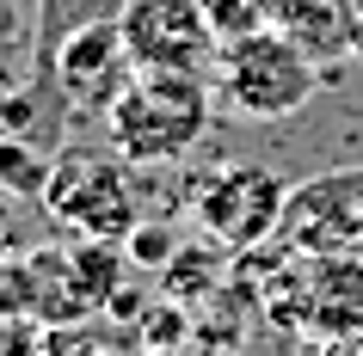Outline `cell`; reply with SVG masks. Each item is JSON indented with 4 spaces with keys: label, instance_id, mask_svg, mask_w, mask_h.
<instances>
[{
    "label": "cell",
    "instance_id": "1",
    "mask_svg": "<svg viewBox=\"0 0 363 356\" xmlns=\"http://www.w3.org/2000/svg\"><path fill=\"white\" fill-rule=\"evenodd\" d=\"M210 117H216V98L203 74L135 68V80L105 111V135L130 166H172L179 154H191L203 142Z\"/></svg>",
    "mask_w": 363,
    "mask_h": 356
},
{
    "label": "cell",
    "instance_id": "2",
    "mask_svg": "<svg viewBox=\"0 0 363 356\" xmlns=\"http://www.w3.org/2000/svg\"><path fill=\"white\" fill-rule=\"evenodd\" d=\"M216 93L234 117L247 123H284L302 105H314L320 93V62L308 56L302 43L277 31V25H259L247 38H234L216 50Z\"/></svg>",
    "mask_w": 363,
    "mask_h": 356
},
{
    "label": "cell",
    "instance_id": "3",
    "mask_svg": "<svg viewBox=\"0 0 363 356\" xmlns=\"http://www.w3.org/2000/svg\"><path fill=\"white\" fill-rule=\"evenodd\" d=\"M265 314L314 344H363V258L277 252V270L265 282Z\"/></svg>",
    "mask_w": 363,
    "mask_h": 356
},
{
    "label": "cell",
    "instance_id": "4",
    "mask_svg": "<svg viewBox=\"0 0 363 356\" xmlns=\"http://www.w3.org/2000/svg\"><path fill=\"white\" fill-rule=\"evenodd\" d=\"M43 215L74 240H130V227L142 222L130 160L117 148H62L50 166Z\"/></svg>",
    "mask_w": 363,
    "mask_h": 356
},
{
    "label": "cell",
    "instance_id": "5",
    "mask_svg": "<svg viewBox=\"0 0 363 356\" xmlns=\"http://www.w3.org/2000/svg\"><path fill=\"white\" fill-rule=\"evenodd\" d=\"M191 222L203 227V240H216L222 252L247 258L265 240H277V222H284L289 185L271 166H252V160H228V166H210L203 178H191Z\"/></svg>",
    "mask_w": 363,
    "mask_h": 356
},
{
    "label": "cell",
    "instance_id": "6",
    "mask_svg": "<svg viewBox=\"0 0 363 356\" xmlns=\"http://www.w3.org/2000/svg\"><path fill=\"white\" fill-rule=\"evenodd\" d=\"M277 246L302 258H333V252L363 258V166H333L289 185Z\"/></svg>",
    "mask_w": 363,
    "mask_h": 356
},
{
    "label": "cell",
    "instance_id": "7",
    "mask_svg": "<svg viewBox=\"0 0 363 356\" xmlns=\"http://www.w3.org/2000/svg\"><path fill=\"white\" fill-rule=\"evenodd\" d=\"M123 43L135 68H167V74H203L222 50V38L203 19V0H130L123 13Z\"/></svg>",
    "mask_w": 363,
    "mask_h": 356
},
{
    "label": "cell",
    "instance_id": "8",
    "mask_svg": "<svg viewBox=\"0 0 363 356\" xmlns=\"http://www.w3.org/2000/svg\"><path fill=\"white\" fill-rule=\"evenodd\" d=\"M50 68H56L62 98L80 117H99V123L117 105V93L135 80V62H130V43H123V25L117 19H93V25H80V31H68L50 50Z\"/></svg>",
    "mask_w": 363,
    "mask_h": 356
},
{
    "label": "cell",
    "instance_id": "9",
    "mask_svg": "<svg viewBox=\"0 0 363 356\" xmlns=\"http://www.w3.org/2000/svg\"><path fill=\"white\" fill-rule=\"evenodd\" d=\"M351 25H357V0H302L277 31H289V38L326 68V62L351 56Z\"/></svg>",
    "mask_w": 363,
    "mask_h": 356
},
{
    "label": "cell",
    "instance_id": "10",
    "mask_svg": "<svg viewBox=\"0 0 363 356\" xmlns=\"http://www.w3.org/2000/svg\"><path fill=\"white\" fill-rule=\"evenodd\" d=\"M228 258H234V252H222L216 240H185V246H179V258L160 270V295L185 301V307L216 301V295H222V282H228Z\"/></svg>",
    "mask_w": 363,
    "mask_h": 356
},
{
    "label": "cell",
    "instance_id": "11",
    "mask_svg": "<svg viewBox=\"0 0 363 356\" xmlns=\"http://www.w3.org/2000/svg\"><path fill=\"white\" fill-rule=\"evenodd\" d=\"M50 166H56V160L31 154L25 135H0V190H13V197H38V203H43V190H50Z\"/></svg>",
    "mask_w": 363,
    "mask_h": 356
},
{
    "label": "cell",
    "instance_id": "12",
    "mask_svg": "<svg viewBox=\"0 0 363 356\" xmlns=\"http://www.w3.org/2000/svg\"><path fill=\"white\" fill-rule=\"evenodd\" d=\"M135 332H142V350H185V344L197 338V326H191V314H185V301L160 295L148 314H142Z\"/></svg>",
    "mask_w": 363,
    "mask_h": 356
},
{
    "label": "cell",
    "instance_id": "13",
    "mask_svg": "<svg viewBox=\"0 0 363 356\" xmlns=\"http://www.w3.org/2000/svg\"><path fill=\"white\" fill-rule=\"evenodd\" d=\"M179 246H185V240H179V227H172V222H135L130 240H123V252H130L135 270H154V277H160V270L179 258Z\"/></svg>",
    "mask_w": 363,
    "mask_h": 356
},
{
    "label": "cell",
    "instance_id": "14",
    "mask_svg": "<svg viewBox=\"0 0 363 356\" xmlns=\"http://www.w3.org/2000/svg\"><path fill=\"white\" fill-rule=\"evenodd\" d=\"M203 19H210V31L222 43H234V38H247V31H259L265 13H259L252 0H203Z\"/></svg>",
    "mask_w": 363,
    "mask_h": 356
},
{
    "label": "cell",
    "instance_id": "15",
    "mask_svg": "<svg viewBox=\"0 0 363 356\" xmlns=\"http://www.w3.org/2000/svg\"><path fill=\"white\" fill-rule=\"evenodd\" d=\"M50 356H105V350L86 344V338H50Z\"/></svg>",
    "mask_w": 363,
    "mask_h": 356
},
{
    "label": "cell",
    "instance_id": "16",
    "mask_svg": "<svg viewBox=\"0 0 363 356\" xmlns=\"http://www.w3.org/2000/svg\"><path fill=\"white\" fill-rule=\"evenodd\" d=\"M6 38H19V6L13 0H0V43Z\"/></svg>",
    "mask_w": 363,
    "mask_h": 356
},
{
    "label": "cell",
    "instance_id": "17",
    "mask_svg": "<svg viewBox=\"0 0 363 356\" xmlns=\"http://www.w3.org/2000/svg\"><path fill=\"white\" fill-rule=\"evenodd\" d=\"M351 62H363V6H357V25H351Z\"/></svg>",
    "mask_w": 363,
    "mask_h": 356
},
{
    "label": "cell",
    "instance_id": "18",
    "mask_svg": "<svg viewBox=\"0 0 363 356\" xmlns=\"http://www.w3.org/2000/svg\"><path fill=\"white\" fill-rule=\"evenodd\" d=\"M167 356H216V350H210V344H203V338H191L185 350H167Z\"/></svg>",
    "mask_w": 363,
    "mask_h": 356
},
{
    "label": "cell",
    "instance_id": "19",
    "mask_svg": "<svg viewBox=\"0 0 363 356\" xmlns=\"http://www.w3.org/2000/svg\"><path fill=\"white\" fill-rule=\"evenodd\" d=\"M357 356H363V344H357Z\"/></svg>",
    "mask_w": 363,
    "mask_h": 356
}]
</instances>
